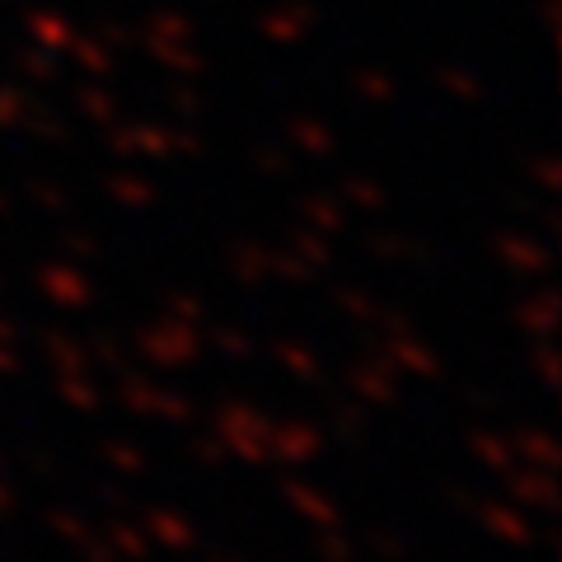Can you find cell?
Returning <instances> with one entry per match:
<instances>
[{
  "instance_id": "obj_2",
  "label": "cell",
  "mask_w": 562,
  "mask_h": 562,
  "mask_svg": "<svg viewBox=\"0 0 562 562\" xmlns=\"http://www.w3.org/2000/svg\"><path fill=\"white\" fill-rule=\"evenodd\" d=\"M221 436V446L235 454V460L244 464H262L268 460V431L272 422L262 417L258 408H249V403H221L216 408V427H211Z\"/></svg>"
},
{
  "instance_id": "obj_26",
  "label": "cell",
  "mask_w": 562,
  "mask_h": 562,
  "mask_svg": "<svg viewBox=\"0 0 562 562\" xmlns=\"http://www.w3.org/2000/svg\"><path fill=\"white\" fill-rule=\"evenodd\" d=\"M211 347H216L221 357H231V361H254L258 357V342L239 324H216L211 328Z\"/></svg>"
},
{
  "instance_id": "obj_35",
  "label": "cell",
  "mask_w": 562,
  "mask_h": 562,
  "mask_svg": "<svg viewBox=\"0 0 562 562\" xmlns=\"http://www.w3.org/2000/svg\"><path fill=\"white\" fill-rule=\"evenodd\" d=\"M109 188H117V202H127V206H150L155 202V192L146 183H136V179H117Z\"/></svg>"
},
{
  "instance_id": "obj_9",
  "label": "cell",
  "mask_w": 562,
  "mask_h": 562,
  "mask_svg": "<svg viewBox=\"0 0 562 562\" xmlns=\"http://www.w3.org/2000/svg\"><path fill=\"white\" fill-rule=\"evenodd\" d=\"M506 479V492H512V502H520V506H535V512H543V516H553L558 512V502H562V492H558V483H553V473L549 469H530V464H516L512 473H502Z\"/></svg>"
},
{
  "instance_id": "obj_22",
  "label": "cell",
  "mask_w": 562,
  "mask_h": 562,
  "mask_svg": "<svg viewBox=\"0 0 562 562\" xmlns=\"http://www.w3.org/2000/svg\"><path fill=\"white\" fill-rule=\"evenodd\" d=\"M333 305H338V314H347L351 324H361V328H375L380 319V301L371 291H361V286H333Z\"/></svg>"
},
{
  "instance_id": "obj_42",
  "label": "cell",
  "mask_w": 562,
  "mask_h": 562,
  "mask_svg": "<svg viewBox=\"0 0 562 562\" xmlns=\"http://www.w3.org/2000/svg\"><path fill=\"white\" fill-rule=\"evenodd\" d=\"M5 464H10V460H5V450H0V473H5Z\"/></svg>"
},
{
  "instance_id": "obj_41",
  "label": "cell",
  "mask_w": 562,
  "mask_h": 562,
  "mask_svg": "<svg viewBox=\"0 0 562 562\" xmlns=\"http://www.w3.org/2000/svg\"><path fill=\"white\" fill-rule=\"evenodd\" d=\"M99 502H109V506H127V492H122L117 483H99Z\"/></svg>"
},
{
  "instance_id": "obj_21",
  "label": "cell",
  "mask_w": 562,
  "mask_h": 562,
  "mask_svg": "<svg viewBox=\"0 0 562 562\" xmlns=\"http://www.w3.org/2000/svg\"><path fill=\"white\" fill-rule=\"evenodd\" d=\"M99 460L109 464L113 473H127V479H140V473L150 469V450H140L136 441H122V436H109V441L99 446Z\"/></svg>"
},
{
  "instance_id": "obj_20",
  "label": "cell",
  "mask_w": 562,
  "mask_h": 562,
  "mask_svg": "<svg viewBox=\"0 0 562 562\" xmlns=\"http://www.w3.org/2000/svg\"><path fill=\"white\" fill-rule=\"evenodd\" d=\"M366 422H371V417H366V403H357V398H328V431L333 436H342V441H351V446H357V441H366Z\"/></svg>"
},
{
  "instance_id": "obj_7",
  "label": "cell",
  "mask_w": 562,
  "mask_h": 562,
  "mask_svg": "<svg viewBox=\"0 0 562 562\" xmlns=\"http://www.w3.org/2000/svg\"><path fill=\"white\" fill-rule=\"evenodd\" d=\"M281 497H286V502H291V512L301 516L305 525H314V530H328V525H342V506L333 502L324 487L301 483V479H281Z\"/></svg>"
},
{
  "instance_id": "obj_10",
  "label": "cell",
  "mask_w": 562,
  "mask_h": 562,
  "mask_svg": "<svg viewBox=\"0 0 562 562\" xmlns=\"http://www.w3.org/2000/svg\"><path fill=\"white\" fill-rule=\"evenodd\" d=\"M140 530H146L150 549H169V553H188L198 549V530H192V520L169 512V506H150L146 516H140Z\"/></svg>"
},
{
  "instance_id": "obj_33",
  "label": "cell",
  "mask_w": 562,
  "mask_h": 562,
  "mask_svg": "<svg viewBox=\"0 0 562 562\" xmlns=\"http://www.w3.org/2000/svg\"><path fill=\"white\" fill-rule=\"evenodd\" d=\"M375 258H384V262H408V258H427V249H417L413 239H403V235H375L371 244H366Z\"/></svg>"
},
{
  "instance_id": "obj_8",
  "label": "cell",
  "mask_w": 562,
  "mask_h": 562,
  "mask_svg": "<svg viewBox=\"0 0 562 562\" xmlns=\"http://www.w3.org/2000/svg\"><path fill=\"white\" fill-rule=\"evenodd\" d=\"M492 254L516 277H549V268H553V254L543 249V244H535L530 235H512V231L492 239Z\"/></svg>"
},
{
  "instance_id": "obj_23",
  "label": "cell",
  "mask_w": 562,
  "mask_h": 562,
  "mask_svg": "<svg viewBox=\"0 0 562 562\" xmlns=\"http://www.w3.org/2000/svg\"><path fill=\"white\" fill-rule=\"evenodd\" d=\"M366 553H375V562H408L413 558V539L390 530V525H371V530L361 535Z\"/></svg>"
},
{
  "instance_id": "obj_6",
  "label": "cell",
  "mask_w": 562,
  "mask_h": 562,
  "mask_svg": "<svg viewBox=\"0 0 562 562\" xmlns=\"http://www.w3.org/2000/svg\"><path fill=\"white\" fill-rule=\"evenodd\" d=\"M38 291L61 310H85L94 301L90 277L76 272V262H43L38 268Z\"/></svg>"
},
{
  "instance_id": "obj_38",
  "label": "cell",
  "mask_w": 562,
  "mask_h": 562,
  "mask_svg": "<svg viewBox=\"0 0 562 562\" xmlns=\"http://www.w3.org/2000/svg\"><path fill=\"white\" fill-rule=\"evenodd\" d=\"M14 512H20V487H14L5 473H0V520H10Z\"/></svg>"
},
{
  "instance_id": "obj_29",
  "label": "cell",
  "mask_w": 562,
  "mask_h": 562,
  "mask_svg": "<svg viewBox=\"0 0 562 562\" xmlns=\"http://www.w3.org/2000/svg\"><path fill=\"white\" fill-rule=\"evenodd\" d=\"M314 553H319L324 562H357V539L342 535V525H328V530H319V539H314Z\"/></svg>"
},
{
  "instance_id": "obj_24",
  "label": "cell",
  "mask_w": 562,
  "mask_h": 562,
  "mask_svg": "<svg viewBox=\"0 0 562 562\" xmlns=\"http://www.w3.org/2000/svg\"><path fill=\"white\" fill-rule=\"evenodd\" d=\"M150 417L169 422V427H192V422H198V403H192L183 390H165V384H155Z\"/></svg>"
},
{
  "instance_id": "obj_12",
  "label": "cell",
  "mask_w": 562,
  "mask_h": 562,
  "mask_svg": "<svg viewBox=\"0 0 562 562\" xmlns=\"http://www.w3.org/2000/svg\"><path fill=\"white\" fill-rule=\"evenodd\" d=\"M99 535H103V543L113 549L117 562H146V558H150V539H146V530H140L136 520L109 516V520L99 525Z\"/></svg>"
},
{
  "instance_id": "obj_3",
  "label": "cell",
  "mask_w": 562,
  "mask_h": 562,
  "mask_svg": "<svg viewBox=\"0 0 562 562\" xmlns=\"http://www.w3.org/2000/svg\"><path fill=\"white\" fill-rule=\"evenodd\" d=\"M347 394L366 403V408H394L398 403V371L390 366V357L375 347L371 357L347 366Z\"/></svg>"
},
{
  "instance_id": "obj_40",
  "label": "cell",
  "mask_w": 562,
  "mask_h": 562,
  "mask_svg": "<svg viewBox=\"0 0 562 562\" xmlns=\"http://www.w3.org/2000/svg\"><path fill=\"white\" fill-rule=\"evenodd\" d=\"M33 202H43V206H52V211H66V198H61V192H52L47 183L33 188Z\"/></svg>"
},
{
  "instance_id": "obj_39",
  "label": "cell",
  "mask_w": 562,
  "mask_h": 562,
  "mask_svg": "<svg viewBox=\"0 0 562 562\" xmlns=\"http://www.w3.org/2000/svg\"><path fill=\"white\" fill-rule=\"evenodd\" d=\"M24 464L33 469V473H38V479H57V460H52V454H43V450H33V454H24Z\"/></svg>"
},
{
  "instance_id": "obj_16",
  "label": "cell",
  "mask_w": 562,
  "mask_h": 562,
  "mask_svg": "<svg viewBox=\"0 0 562 562\" xmlns=\"http://www.w3.org/2000/svg\"><path fill=\"white\" fill-rule=\"evenodd\" d=\"M52 384H57V398L66 403V408H76L85 417L103 408V394H99V384H94V371H66V375H52Z\"/></svg>"
},
{
  "instance_id": "obj_27",
  "label": "cell",
  "mask_w": 562,
  "mask_h": 562,
  "mask_svg": "<svg viewBox=\"0 0 562 562\" xmlns=\"http://www.w3.org/2000/svg\"><path fill=\"white\" fill-rule=\"evenodd\" d=\"M85 351H90V366H103V371H113V375L132 366V361H127V347L117 342V333H94Z\"/></svg>"
},
{
  "instance_id": "obj_15",
  "label": "cell",
  "mask_w": 562,
  "mask_h": 562,
  "mask_svg": "<svg viewBox=\"0 0 562 562\" xmlns=\"http://www.w3.org/2000/svg\"><path fill=\"white\" fill-rule=\"evenodd\" d=\"M558 310H562L558 291H539L525 305H516V324L530 333V338H553L558 333Z\"/></svg>"
},
{
  "instance_id": "obj_25",
  "label": "cell",
  "mask_w": 562,
  "mask_h": 562,
  "mask_svg": "<svg viewBox=\"0 0 562 562\" xmlns=\"http://www.w3.org/2000/svg\"><path fill=\"white\" fill-rule=\"evenodd\" d=\"M43 525L61 543H70V549H80L85 539H94V525H85V516H76L70 506H52V512H43Z\"/></svg>"
},
{
  "instance_id": "obj_19",
  "label": "cell",
  "mask_w": 562,
  "mask_h": 562,
  "mask_svg": "<svg viewBox=\"0 0 562 562\" xmlns=\"http://www.w3.org/2000/svg\"><path fill=\"white\" fill-rule=\"evenodd\" d=\"M113 398H117V408L122 413H132V417H150V403H155V380L150 375H140V371H117V390H113Z\"/></svg>"
},
{
  "instance_id": "obj_30",
  "label": "cell",
  "mask_w": 562,
  "mask_h": 562,
  "mask_svg": "<svg viewBox=\"0 0 562 562\" xmlns=\"http://www.w3.org/2000/svg\"><path fill=\"white\" fill-rule=\"evenodd\" d=\"M305 221H310L314 235H342V225H347L342 206H333V202H324V198H310V202H305Z\"/></svg>"
},
{
  "instance_id": "obj_37",
  "label": "cell",
  "mask_w": 562,
  "mask_h": 562,
  "mask_svg": "<svg viewBox=\"0 0 562 562\" xmlns=\"http://www.w3.org/2000/svg\"><path fill=\"white\" fill-rule=\"evenodd\" d=\"M66 254L80 258V262H94V258H99V244H94L90 235H66Z\"/></svg>"
},
{
  "instance_id": "obj_44",
  "label": "cell",
  "mask_w": 562,
  "mask_h": 562,
  "mask_svg": "<svg viewBox=\"0 0 562 562\" xmlns=\"http://www.w3.org/2000/svg\"><path fill=\"white\" fill-rule=\"evenodd\" d=\"M0 211H5V198H0Z\"/></svg>"
},
{
  "instance_id": "obj_4",
  "label": "cell",
  "mask_w": 562,
  "mask_h": 562,
  "mask_svg": "<svg viewBox=\"0 0 562 562\" xmlns=\"http://www.w3.org/2000/svg\"><path fill=\"white\" fill-rule=\"evenodd\" d=\"M324 450V427H314L310 417H286V422H272L268 431V460L281 464H314Z\"/></svg>"
},
{
  "instance_id": "obj_36",
  "label": "cell",
  "mask_w": 562,
  "mask_h": 562,
  "mask_svg": "<svg viewBox=\"0 0 562 562\" xmlns=\"http://www.w3.org/2000/svg\"><path fill=\"white\" fill-rule=\"evenodd\" d=\"M347 198L357 202V206H366V211H375V206H384V192L375 188V183H366V179H351L347 183Z\"/></svg>"
},
{
  "instance_id": "obj_14",
  "label": "cell",
  "mask_w": 562,
  "mask_h": 562,
  "mask_svg": "<svg viewBox=\"0 0 562 562\" xmlns=\"http://www.w3.org/2000/svg\"><path fill=\"white\" fill-rule=\"evenodd\" d=\"M43 361H47V371H52V375H66V371H94L85 342H76V338H70V333H61V328H47V333H43Z\"/></svg>"
},
{
  "instance_id": "obj_31",
  "label": "cell",
  "mask_w": 562,
  "mask_h": 562,
  "mask_svg": "<svg viewBox=\"0 0 562 562\" xmlns=\"http://www.w3.org/2000/svg\"><path fill=\"white\" fill-rule=\"evenodd\" d=\"M530 366H535V380L543 384L549 394H558V384H562V361H558V347H553V338H539V347H535V357H530Z\"/></svg>"
},
{
  "instance_id": "obj_1",
  "label": "cell",
  "mask_w": 562,
  "mask_h": 562,
  "mask_svg": "<svg viewBox=\"0 0 562 562\" xmlns=\"http://www.w3.org/2000/svg\"><path fill=\"white\" fill-rule=\"evenodd\" d=\"M136 357L140 361H150L155 371H183V366H192L202 357V333L183 324V319H165L160 324H146V328H136Z\"/></svg>"
},
{
  "instance_id": "obj_34",
  "label": "cell",
  "mask_w": 562,
  "mask_h": 562,
  "mask_svg": "<svg viewBox=\"0 0 562 562\" xmlns=\"http://www.w3.org/2000/svg\"><path fill=\"white\" fill-rule=\"evenodd\" d=\"M165 314L169 319H183V324H202L206 305H202V295H192V291H169L165 295Z\"/></svg>"
},
{
  "instance_id": "obj_17",
  "label": "cell",
  "mask_w": 562,
  "mask_h": 562,
  "mask_svg": "<svg viewBox=\"0 0 562 562\" xmlns=\"http://www.w3.org/2000/svg\"><path fill=\"white\" fill-rule=\"evenodd\" d=\"M272 361H277L286 375L305 380V384H319V380H324V361L314 357L305 342H295V338H277V342H272Z\"/></svg>"
},
{
  "instance_id": "obj_45",
  "label": "cell",
  "mask_w": 562,
  "mask_h": 562,
  "mask_svg": "<svg viewBox=\"0 0 562 562\" xmlns=\"http://www.w3.org/2000/svg\"><path fill=\"white\" fill-rule=\"evenodd\" d=\"M0 291H5V281H0Z\"/></svg>"
},
{
  "instance_id": "obj_43",
  "label": "cell",
  "mask_w": 562,
  "mask_h": 562,
  "mask_svg": "<svg viewBox=\"0 0 562 562\" xmlns=\"http://www.w3.org/2000/svg\"><path fill=\"white\" fill-rule=\"evenodd\" d=\"M211 562H239V558H211Z\"/></svg>"
},
{
  "instance_id": "obj_28",
  "label": "cell",
  "mask_w": 562,
  "mask_h": 562,
  "mask_svg": "<svg viewBox=\"0 0 562 562\" xmlns=\"http://www.w3.org/2000/svg\"><path fill=\"white\" fill-rule=\"evenodd\" d=\"M188 460L198 469H225V460H231V450L221 446L216 431H202V436H188Z\"/></svg>"
},
{
  "instance_id": "obj_32",
  "label": "cell",
  "mask_w": 562,
  "mask_h": 562,
  "mask_svg": "<svg viewBox=\"0 0 562 562\" xmlns=\"http://www.w3.org/2000/svg\"><path fill=\"white\" fill-rule=\"evenodd\" d=\"M291 254L305 262V268H314V272H324L328 262H333V254H328V244L314 235V231H295L291 235Z\"/></svg>"
},
{
  "instance_id": "obj_13",
  "label": "cell",
  "mask_w": 562,
  "mask_h": 562,
  "mask_svg": "<svg viewBox=\"0 0 562 562\" xmlns=\"http://www.w3.org/2000/svg\"><path fill=\"white\" fill-rule=\"evenodd\" d=\"M512 450H516V460L530 464V469L558 473V464H562V450H558V441L543 427H516L512 431Z\"/></svg>"
},
{
  "instance_id": "obj_18",
  "label": "cell",
  "mask_w": 562,
  "mask_h": 562,
  "mask_svg": "<svg viewBox=\"0 0 562 562\" xmlns=\"http://www.w3.org/2000/svg\"><path fill=\"white\" fill-rule=\"evenodd\" d=\"M469 450H473V460L487 464L492 473H512L520 460H516V450H512V436H497V431H469Z\"/></svg>"
},
{
  "instance_id": "obj_11",
  "label": "cell",
  "mask_w": 562,
  "mask_h": 562,
  "mask_svg": "<svg viewBox=\"0 0 562 562\" xmlns=\"http://www.w3.org/2000/svg\"><path fill=\"white\" fill-rule=\"evenodd\" d=\"M225 272H231L235 286H244V291L262 286V281H272L268 277V249L254 239H235L231 249H225Z\"/></svg>"
},
{
  "instance_id": "obj_5",
  "label": "cell",
  "mask_w": 562,
  "mask_h": 562,
  "mask_svg": "<svg viewBox=\"0 0 562 562\" xmlns=\"http://www.w3.org/2000/svg\"><path fill=\"white\" fill-rule=\"evenodd\" d=\"M469 512H473V520H479L492 539L512 543V549H530V543H535V525H530V516H525V512H516V506H506V502H479V497H473Z\"/></svg>"
}]
</instances>
